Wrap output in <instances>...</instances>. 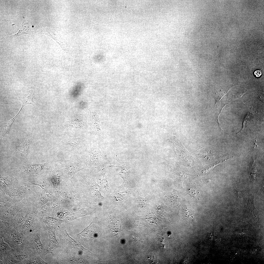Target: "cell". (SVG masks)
I'll use <instances>...</instances> for the list:
<instances>
[{
    "mask_svg": "<svg viewBox=\"0 0 264 264\" xmlns=\"http://www.w3.org/2000/svg\"><path fill=\"white\" fill-rule=\"evenodd\" d=\"M12 226L3 231L4 241L15 251H21L24 249V234L21 233Z\"/></svg>",
    "mask_w": 264,
    "mask_h": 264,
    "instance_id": "6da1fadb",
    "label": "cell"
},
{
    "mask_svg": "<svg viewBox=\"0 0 264 264\" xmlns=\"http://www.w3.org/2000/svg\"><path fill=\"white\" fill-rule=\"evenodd\" d=\"M85 182L84 185L86 196L91 202L99 203L103 201L105 198L102 195L101 187L94 178L89 176L82 177Z\"/></svg>",
    "mask_w": 264,
    "mask_h": 264,
    "instance_id": "7a4b0ae2",
    "label": "cell"
},
{
    "mask_svg": "<svg viewBox=\"0 0 264 264\" xmlns=\"http://www.w3.org/2000/svg\"><path fill=\"white\" fill-rule=\"evenodd\" d=\"M38 229H35L32 230L31 234L25 237V247L26 245L28 248H32L40 255H45L46 251L44 249L40 239V235Z\"/></svg>",
    "mask_w": 264,
    "mask_h": 264,
    "instance_id": "3957f363",
    "label": "cell"
},
{
    "mask_svg": "<svg viewBox=\"0 0 264 264\" xmlns=\"http://www.w3.org/2000/svg\"><path fill=\"white\" fill-rule=\"evenodd\" d=\"M97 218H94L91 223L82 231L77 234V237L82 243L89 245L92 240L98 237L99 231L98 228Z\"/></svg>",
    "mask_w": 264,
    "mask_h": 264,
    "instance_id": "277c9868",
    "label": "cell"
},
{
    "mask_svg": "<svg viewBox=\"0 0 264 264\" xmlns=\"http://www.w3.org/2000/svg\"><path fill=\"white\" fill-rule=\"evenodd\" d=\"M27 199L24 198L16 202L6 211L0 214V219L11 223L13 218L19 211L29 203Z\"/></svg>",
    "mask_w": 264,
    "mask_h": 264,
    "instance_id": "5b68a950",
    "label": "cell"
},
{
    "mask_svg": "<svg viewBox=\"0 0 264 264\" xmlns=\"http://www.w3.org/2000/svg\"><path fill=\"white\" fill-rule=\"evenodd\" d=\"M128 191H112L104 199V204L110 207H115L121 205L123 202L129 196Z\"/></svg>",
    "mask_w": 264,
    "mask_h": 264,
    "instance_id": "8992f818",
    "label": "cell"
},
{
    "mask_svg": "<svg viewBox=\"0 0 264 264\" xmlns=\"http://www.w3.org/2000/svg\"><path fill=\"white\" fill-rule=\"evenodd\" d=\"M23 207L16 214L11 223V225L18 231L21 230L29 214L34 206L29 204Z\"/></svg>",
    "mask_w": 264,
    "mask_h": 264,
    "instance_id": "52a82bcc",
    "label": "cell"
},
{
    "mask_svg": "<svg viewBox=\"0 0 264 264\" xmlns=\"http://www.w3.org/2000/svg\"><path fill=\"white\" fill-rule=\"evenodd\" d=\"M90 168L96 169L98 173L105 169L101 162L102 155L99 149L94 144L89 152Z\"/></svg>",
    "mask_w": 264,
    "mask_h": 264,
    "instance_id": "ba28073f",
    "label": "cell"
},
{
    "mask_svg": "<svg viewBox=\"0 0 264 264\" xmlns=\"http://www.w3.org/2000/svg\"><path fill=\"white\" fill-rule=\"evenodd\" d=\"M34 207L29 214L21 230L22 233L26 234L31 230L36 229L39 217L36 208Z\"/></svg>",
    "mask_w": 264,
    "mask_h": 264,
    "instance_id": "9c48e42d",
    "label": "cell"
},
{
    "mask_svg": "<svg viewBox=\"0 0 264 264\" xmlns=\"http://www.w3.org/2000/svg\"><path fill=\"white\" fill-rule=\"evenodd\" d=\"M52 168L50 164L47 163L44 164H31L20 167L18 172L22 174H38L43 171L51 170Z\"/></svg>",
    "mask_w": 264,
    "mask_h": 264,
    "instance_id": "30bf717a",
    "label": "cell"
},
{
    "mask_svg": "<svg viewBox=\"0 0 264 264\" xmlns=\"http://www.w3.org/2000/svg\"><path fill=\"white\" fill-rule=\"evenodd\" d=\"M26 186L21 185L17 181L5 194L12 199L16 203L20 201L24 198L27 193Z\"/></svg>",
    "mask_w": 264,
    "mask_h": 264,
    "instance_id": "8fae6325",
    "label": "cell"
},
{
    "mask_svg": "<svg viewBox=\"0 0 264 264\" xmlns=\"http://www.w3.org/2000/svg\"><path fill=\"white\" fill-rule=\"evenodd\" d=\"M33 137V134L28 135L23 143L21 145L11 146V151L25 158L29 159V149Z\"/></svg>",
    "mask_w": 264,
    "mask_h": 264,
    "instance_id": "7c38bea8",
    "label": "cell"
},
{
    "mask_svg": "<svg viewBox=\"0 0 264 264\" xmlns=\"http://www.w3.org/2000/svg\"><path fill=\"white\" fill-rule=\"evenodd\" d=\"M97 183L103 190V192L106 197L109 196L112 192L109 186L108 181V178L105 169L99 172L97 177Z\"/></svg>",
    "mask_w": 264,
    "mask_h": 264,
    "instance_id": "4fadbf2b",
    "label": "cell"
},
{
    "mask_svg": "<svg viewBox=\"0 0 264 264\" xmlns=\"http://www.w3.org/2000/svg\"><path fill=\"white\" fill-rule=\"evenodd\" d=\"M0 178V190L1 194H5L17 182L16 178L10 177H3L1 175Z\"/></svg>",
    "mask_w": 264,
    "mask_h": 264,
    "instance_id": "5bb4252c",
    "label": "cell"
},
{
    "mask_svg": "<svg viewBox=\"0 0 264 264\" xmlns=\"http://www.w3.org/2000/svg\"><path fill=\"white\" fill-rule=\"evenodd\" d=\"M100 209V207L98 205L91 208L82 209L78 212L72 214V216L68 219V220L71 221L79 217L92 214Z\"/></svg>",
    "mask_w": 264,
    "mask_h": 264,
    "instance_id": "9a60e30c",
    "label": "cell"
},
{
    "mask_svg": "<svg viewBox=\"0 0 264 264\" xmlns=\"http://www.w3.org/2000/svg\"><path fill=\"white\" fill-rule=\"evenodd\" d=\"M78 164L74 163L66 165L64 169L66 179L72 181L73 176L77 172L82 169Z\"/></svg>",
    "mask_w": 264,
    "mask_h": 264,
    "instance_id": "2e32d148",
    "label": "cell"
},
{
    "mask_svg": "<svg viewBox=\"0 0 264 264\" xmlns=\"http://www.w3.org/2000/svg\"><path fill=\"white\" fill-rule=\"evenodd\" d=\"M0 213L6 211L16 202L6 194H0Z\"/></svg>",
    "mask_w": 264,
    "mask_h": 264,
    "instance_id": "e0dca14e",
    "label": "cell"
},
{
    "mask_svg": "<svg viewBox=\"0 0 264 264\" xmlns=\"http://www.w3.org/2000/svg\"><path fill=\"white\" fill-rule=\"evenodd\" d=\"M62 231V237L64 238V241H65L66 243H67L70 247L79 250H83L85 249L78 242L71 237L65 230H64V231Z\"/></svg>",
    "mask_w": 264,
    "mask_h": 264,
    "instance_id": "ac0fdd59",
    "label": "cell"
},
{
    "mask_svg": "<svg viewBox=\"0 0 264 264\" xmlns=\"http://www.w3.org/2000/svg\"><path fill=\"white\" fill-rule=\"evenodd\" d=\"M34 94L32 90L29 91L27 94L21 97L19 99L22 103V107L23 108L27 105L32 104L33 105H36V102L34 101L33 99L34 97Z\"/></svg>",
    "mask_w": 264,
    "mask_h": 264,
    "instance_id": "d6986e66",
    "label": "cell"
},
{
    "mask_svg": "<svg viewBox=\"0 0 264 264\" xmlns=\"http://www.w3.org/2000/svg\"><path fill=\"white\" fill-rule=\"evenodd\" d=\"M20 263L25 264H47L38 255L35 250L33 252L32 257L30 259L24 260Z\"/></svg>",
    "mask_w": 264,
    "mask_h": 264,
    "instance_id": "ffe728a7",
    "label": "cell"
},
{
    "mask_svg": "<svg viewBox=\"0 0 264 264\" xmlns=\"http://www.w3.org/2000/svg\"><path fill=\"white\" fill-rule=\"evenodd\" d=\"M5 241L1 236L0 240V256L3 257L4 258L10 254L14 251Z\"/></svg>",
    "mask_w": 264,
    "mask_h": 264,
    "instance_id": "44dd1931",
    "label": "cell"
},
{
    "mask_svg": "<svg viewBox=\"0 0 264 264\" xmlns=\"http://www.w3.org/2000/svg\"><path fill=\"white\" fill-rule=\"evenodd\" d=\"M23 108L22 107L20 110L16 115L10 120L4 122V127L1 132L0 136V139L4 137L7 133L10 131L11 127L14 121L19 116L20 112Z\"/></svg>",
    "mask_w": 264,
    "mask_h": 264,
    "instance_id": "7402d4cb",
    "label": "cell"
},
{
    "mask_svg": "<svg viewBox=\"0 0 264 264\" xmlns=\"http://www.w3.org/2000/svg\"><path fill=\"white\" fill-rule=\"evenodd\" d=\"M60 175L58 173L53 171L49 176L48 181L52 187L54 188H57L60 184Z\"/></svg>",
    "mask_w": 264,
    "mask_h": 264,
    "instance_id": "603a6c76",
    "label": "cell"
},
{
    "mask_svg": "<svg viewBox=\"0 0 264 264\" xmlns=\"http://www.w3.org/2000/svg\"><path fill=\"white\" fill-rule=\"evenodd\" d=\"M182 215L183 218L185 220L190 222L194 221L195 218L193 213L188 206L184 207L182 211Z\"/></svg>",
    "mask_w": 264,
    "mask_h": 264,
    "instance_id": "cb8c5ba5",
    "label": "cell"
},
{
    "mask_svg": "<svg viewBox=\"0 0 264 264\" xmlns=\"http://www.w3.org/2000/svg\"><path fill=\"white\" fill-rule=\"evenodd\" d=\"M43 220V221L45 224L51 225L55 228L60 225L63 221L62 220L49 216L44 217Z\"/></svg>",
    "mask_w": 264,
    "mask_h": 264,
    "instance_id": "d4e9b609",
    "label": "cell"
},
{
    "mask_svg": "<svg viewBox=\"0 0 264 264\" xmlns=\"http://www.w3.org/2000/svg\"><path fill=\"white\" fill-rule=\"evenodd\" d=\"M65 125L67 127H73L80 129H83L84 128L82 122L80 119H73L65 122Z\"/></svg>",
    "mask_w": 264,
    "mask_h": 264,
    "instance_id": "484cf974",
    "label": "cell"
},
{
    "mask_svg": "<svg viewBox=\"0 0 264 264\" xmlns=\"http://www.w3.org/2000/svg\"><path fill=\"white\" fill-rule=\"evenodd\" d=\"M80 141L79 138H73L66 141L64 144L68 147H74L77 146L80 143Z\"/></svg>",
    "mask_w": 264,
    "mask_h": 264,
    "instance_id": "4316f807",
    "label": "cell"
},
{
    "mask_svg": "<svg viewBox=\"0 0 264 264\" xmlns=\"http://www.w3.org/2000/svg\"><path fill=\"white\" fill-rule=\"evenodd\" d=\"M188 194L192 197L196 198H200V195L198 190L194 186L190 185L187 187Z\"/></svg>",
    "mask_w": 264,
    "mask_h": 264,
    "instance_id": "83f0119b",
    "label": "cell"
},
{
    "mask_svg": "<svg viewBox=\"0 0 264 264\" xmlns=\"http://www.w3.org/2000/svg\"><path fill=\"white\" fill-rule=\"evenodd\" d=\"M148 258L151 263L156 264L158 263V260L157 258L155 255L153 254H149Z\"/></svg>",
    "mask_w": 264,
    "mask_h": 264,
    "instance_id": "f1b7e54d",
    "label": "cell"
},
{
    "mask_svg": "<svg viewBox=\"0 0 264 264\" xmlns=\"http://www.w3.org/2000/svg\"><path fill=\"white\" fill-rule=\"evenodd\" d=\"M253 74L255 77H260L262 75L261 70H255Z\"/></svg>",
    "mask_w": 264,
    "mask_h": 264,
    "instance_id": "f546056e",
    "label": "cell"
}]
</instances>
